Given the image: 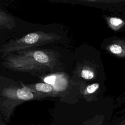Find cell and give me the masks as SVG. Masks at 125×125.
<instances>
[{"instance_id": "obj_3", "label": "cell", "mask_w": 125, "mask_h": 125, "mask_svg": "<svg viewBox=\"0 0 125 125\" xmlns=\"http://www.w3.org/2000/svg\"><path fill=\"white\" fill-rule=\"evenodd\" d=\"M61 39V37L54 33H45L41 31L31 32L21 38L11 40L6 43L0 46V53L3 57L32 47L50 43Z\"/></svg>"}, {"instance_id": "obj_8", "label": "cell", "mask_w": 125, "mask_h": 125, "mask_svg": "<svg viewBox=\"0 0 125 125\" xmlns=\"http://www.w3.org/2000/svg\"><path fill=\"white\" fill-rule=\"evenodd\" d=\"M81 76L84 79L90 80L94 77V72L88 68L83 69L81 73Z\"/></svg>"}, {"instance_id": "obj_9", "label": "cell", "mask_w": 125, "mask_h": 125, "mask_svg": "<svg viewBox=\"0 0 125 125\" xmlns=\"http://www.w3.org/2000/svg\"><path fill=\"white\" fill-rule=\"evenodd\" d=\"M56 79V76L54 75H47L44 77L42 79V80L45 83H46L47 84H49L53 86L55 83Z\"/></svg>"}, {"instance_id": "obj_11", "label": "cell", "mask_w": 125, "mask_h": 125, "mask_svg": "<svg viewBox=\"0 0 125 125\" xmlns=\"http://www.w3.org/2000/svg\"><path fill=\"white\" fill-rule=\"evenodd\" d=\"M0 125H7L0 118Z\"/></svg>"}, {"instance_id": "obj_10", "label": "cell", "mask_w": 125, "mask_h": 125, "mask_svg": "<svg viewBox=\"0 0 125 125\" xmlns=\"http://www.w3.org/2000/svg\"><path fill=\"white\" fill-rule=\"evenodd\" d=\"M99 87V84L98 83H94L89 85L86 88V91L87 93L91 94L95 92Z\"/></svg>"}, {"instance_id": "obj_1", "label": "cell", "mask_w": 125, "mask_h": 125, "mask_svg": "<svg viewBox=\"0 0 125 125\" xmlns=\"http://www.w3.org/2000/svg\"><path fill=\"white\" fill-rule=\"evenodd\" d=\"M56 57L52 51L28 49L3 57V65L12 70L41 74L52 71Z\"/></svg>"}, {"instance_id": "obj_7", "label": "cell", "mask_w": 125, "mask_h": 125, "mask_svg": "<svg viewBox=\"0 0 125 125\" xmlns=\"http://www.w3.org/2000/svg\"><path fill=\"white\" fill-rule=\"evenodd\" d=\"M109 22L111 26L114 29H117L124 23V21L121 19L113 17L109 19Z\"/></svg>"}, {"instance_id": "obj_6", "label": "cell", "mask_w": 125, "mask_h": 125, "mask_svg": "<svg viewBox=\"0 0 125 125\" xmlns=\"http://www.w3.org/2000/svg\"><path fill=\"white\" fill-rule=\"evenodd\" d=\"M108 47L109 51L112 54L119 57H125V42L124 41H115Z\"/></svg>"}, {"instance_id": "obj_2", "label": "cell", "mask_w": 125, "mask_h": 125, "mask_svg": "<svg viewBox=\"0 0 125 125\" xmlns=\"http://www.w3.org/2000/svg\"><path fill=\"white\" fill-rule=\"evenodd\" d=\"M43 98L21 86L5 87L0 93V118L3 121L9 122L18 105L27 101Z\"/></svg>"}, {"instance_id": "obj_5", "label": "cell", "mask_w": 125, "mask_h": 125, "mask_svg": "<svg viewBox=\"0 0 125 125\" xmlns=\"http://www.w3.org/2000/svg\"><path fill=\"white\" fill-rule=\"evenodd\" d=\"M15 27V19L0 9V30L3 29L12 30Z\"/></svg>"}, {"instance_id": "obj_4", "label": "cell", "mask_w": 125, "mask_h": 125, "mask_svg": "<svg viewBox=\"0 0 125 125\" xmlns=\"http://www.w3.org/2000/svg\"><path fill=\"white\" fill-rule=\"evenodd\" d=\"M20 83L21 87L41 96L43 98L49 97H56L58 95V92L53 86L45 83L24 84L20 82Z\"/></svg>"}]
</instances>
